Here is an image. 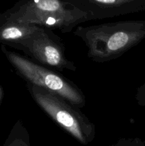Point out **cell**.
Masks as SVG:
<instances>
[{"instance_id": "5b68a950", "label": "cell", "mask_w": 145, "mask_h": 146, "mask_svg": "<svg viewBox=\"0 0 145 146\" xmlns=\"http://www.w3.org/2000/svg\"><path fill=\"white\" fill-rule=\"evenodd\" d=\"M17 49L22 51L34 62L58 72L77 70L74 62L65 55L62 38L53 30L38 27L20 44Z\"/></svg>"}, {"instance_id": "6da1fadb", "label": "cell", "mask_w": 145, "mask_h": 146, "mask_svg": "<svg viewBox=\"0 0 145 146\" xmlns=\"http://www.w3.org/2000/svg\"><path fill=\"white\" fill-rule=\"evenodd\" d=\"M73 34L82 40L92 61L105 63L119 58L145 38V20H127L78 26Z\"/></svg>"}, {"instance_id": "30bf717a", "label": "cell", "mask_w": 145, "mask_h": 146, "mask_svg": "<svg viewBox=\"0 0 145 146\" xmlns=\"http://www.w3.org/2000/svg\"><path fill=\"white\" fill-rule=\"evenodd\" d=\"M135 98L138 105L145 107V82L137 88Z\"/></svg>"}, {"instance_id": "9c48e42d", "label": "cell", "mask_w": 145, "mask_h": 146, "mask_svg": "<svg viewBox=\"0 0 145 146\" xmlns=\"http://www.w3.org/2000/svg\"><path fill=\"white\" fill-rule=\"evenodd\" d=\"M109 146H145V141L139 138H122Z\"/></svg>"}, {"instance_id": "ba28073f", "label": "cell", "mask_w": 145, "mask_h": 146, "mask_svg": "<svg viewBox=\"0 0 145 146\" xmlns=\"http://www.w3.org/2000/svg\"><path fill=\"white\" fill-rule=\"evenodd\" d=\"M3 146H32L29 133L21 120L15 123Z\"/></svg>"}, {"instance_id": "52a82bcc", "label": "cell", "mask_w": 145, "mask_h": 146, "mask_svg": "<svg viewBox=\"0 0 145 146\" xmlns=\"http://www.w3.org/2000/svg\"><path fill=\"white\" fill-rule=\"evenodd\" d=\"M38 26L0 19V44L14 48L38 29Z\"/></svg>"}, {"instance_id": "277c9868", "label": "cell", "mask_w": 145, "mask_h": 146, "mask_svg": "<svg viewBox=\"0 0 145 146\" xmlns=\"http://www.w3.org/2000/svg\"><path fill=\"white\" fill-rule=\"evenodd\" d=\"M1 49L17 74L26 83L56 94L80 109L85 106V95L72 81L51 68L9 51L4 45H1Z\"/></svg>"}, {"instance_id": "3957f363", "label": "cell", "mask_w": 145, "mask_h": 146, "mask_svg": "<svg viewBox=\"0 0 145 146\" xmlns=\"http://www.w3.org/2000/svg\"><path fill=\"white\" fill-rule=\"evenodd\" d=\"M36 104L66 133L82 145L92 143L96 135L95 125L80 109L59 96L26 83Z\"/></svg>"}, {"instance_id": "8fae6325", "label": "cell", "mask_w": 145, "mask_h": 146, "mask_svg": "<svg viewBox=\"0 0 145 146\" xmlns=\"http://www.w3.org/2000/svg\"><path fill=\"white\" fill-rule=\"evenodd\" d=\"M3 98V89L1 86H0V104H1V101Z\"/></svg>"}, {"instance_id": "7a4b0ae2", "label": "cell", "mask_w": 145, "mask_h": 146, "mask_svg": "<svg viewBox=\"0 0 145 146\" xmlns=\"http://www.w3.org/2000/svg\"><path fill=\"white\" fill-rule=\"evenodd\" d=\"M0 19L34 24L68 34L79 24L94 20L65 0H19L0 13Z\"/></svg>"}, {"instance_id": "8992f818", "label": "cell", "mask_w": 145, "mask_h": 146, "mask_svg": "<svg viewBox=\"0 0 145 146\" xmlns=\"http://www.w3.org/2000/svg\"><path fill=\"white\" fill-rule=\"evenodd\" d=\"M94 20L145 11V0H65Z\"/></svg>"}]
</instances>
